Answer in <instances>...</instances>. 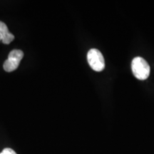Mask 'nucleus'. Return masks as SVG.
<instances>
[{
    "label": "nucleus",
    "mask_w": 154,
    "mask_h": 154,
    "mask_svg": "<svg viewBox=\"0 0 154 154\" xmlns=\"http://www.w3.org/2000/svg\"><path fill=\"white\" fill-rule=\"evenodd\" d=\"M133 74L136 79L139 80H145L150 74V66L145 59L142 57H136L131 63Z\"/></svg>",
    "instance_id": "f257e3e1"
},
{
    "label": "nucleus",
    "mask_w": 154,
    "mask_h": 154,
    "mask_svg": "<svg viewBox=\"0 0 154 154\" xmlns=\"http://www.w3.org/2000/svg\"><path fill=\"white\" fill-rule=\"evenodd\" d=\"M87 60L90 67L96 72H101L104 69V58L99 50L90 49L87 54Z\"/></svg>",
    "instance_id": "f03ea898"
},
{
    "label": "nucleus",
    "mask_w": 154,
    "mask_h": 154,
    "mask_svg": "<svg viewBox=\"0 0 154 154\" xmlns=\"http://www.w3.org/2000/svg\"><path fill=\"white\" fill-rule=\"evenodd\" d=\"M24 57V53L19 49L12 50L9 54L8 58L4 63V69L7 72H11L18 68L21 60Z\"/></svg>",
    "instance_id": "7ed1b4c3"
},
{
    "label": "nucleus",
    "mask_w": 154,
    "mask_h": 154,
    "mask_svg": "<svg viewBox=\"0 0 154 154\" xmlns=\"http://www.w3.org/2000/svg\"><path fill=\"white\" fill-rule=\"evenodd\" d=\"M14 39V36L9 32L7 25L0 21V41L5 44H9Z\"/></svg>",
    "instance_id": "20e7f679"
},
{
    "label": "nucleus",
    "mask_w": 154,
    "mask_h": 154,
    "mask_svg": "<svg viewBox=\"0 0 154 154\" xmlns=\"http://www.w3.org/2000/svg\"><path fill=\"white\" fill-rule=\"evenodd\" d=\"M0 154H17V153L14 150L9 149V148H7V149H4Z\"/></svg>",
    "instance_id": "39448f33"
}]
</instances>
